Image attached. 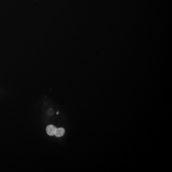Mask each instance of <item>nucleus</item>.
Returning a JSON list of instances; mask_svg holds the SVG:
<instances>
[{"instance_id":"f257e3e1","label":"nucleus","mask_w":172,"mask_h":172,"mask_svg":"<svg viewBox=\"0 0 172 172\" xmlns=\"http://www.w3.org/2000/svg\"><path fill=\"white\" fill-rule=\"evenodd\" d=\"M56 130H57V128L55 127V126L53 125H49L47 126V128H46L47 133L50 136L55 135Z\"/></svg>"},{"instance_id":"f03ea898","label":"nucleus","mask_w":172,"mask_h":172,"mask_svg":"<svg viewBox=\"0 0 172 172\" xmlns=\"http://www.w3.org/2000/svg\"><path fill=\"white\" fill-rule=\"evenodd\" d=\"M65 130L64 128H57L55 135L57 137H61V136H63V135L65 134Z\"/></svg>"},{"instance_id":"7ed1b4c3","label":"nucleus","mask_w":172,"mask_h":172,"mask_svg":"<svg viewBox=\"0 0 172 172\" xmlns=\"http://www.w3.org/2000/svg\"><path fill=\"white\" fill-rule=\"evenodd\" d=\"M59 114V112H57V114Z\"/></svg>"}]
</instances>
